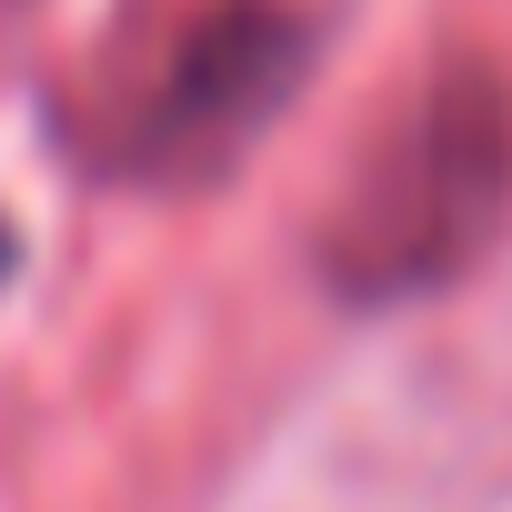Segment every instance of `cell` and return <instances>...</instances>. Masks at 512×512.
Returning <instances> with one entry per match:
<instances>
[{"label": "cell", "mask_w": 512, "mask_h": 512, "mask_svg": "<svg viewBox=\"0 0 512 512\" xmlns=\"http://www.w3.org/2000/svg\"><path fill=\"white\" fill-rule=\"evenodd\" d=\"M0 262H11V241H0Z\"/></svg>", "instance_id": "cell-2"}, {"label": "cell", "mask_w": 512, "mask_h": 512, "mask_svg": "<svg viewBox=\"0 0 512 512\" xmlns=\"http://www.w3.org/2000/svg\"><path fill=\"white\" fill-rule=\"evenodd\" d=\"M512 201V111L492 81H442L392 141H372L342 221H332V272L372 302L452 282L492 241Z\"/></svg>", "instance_id": "cell-1"}]
</instances>
